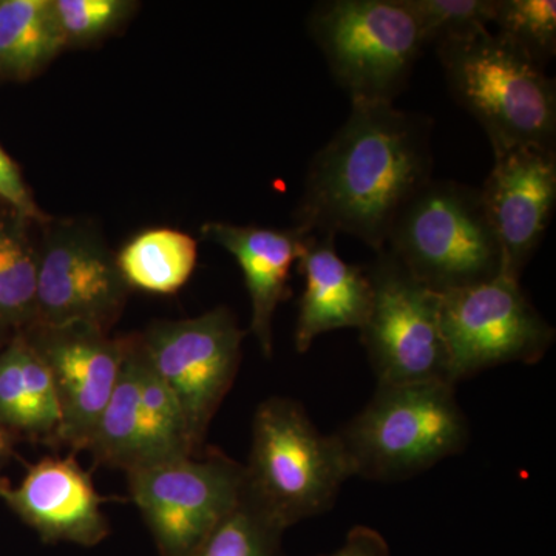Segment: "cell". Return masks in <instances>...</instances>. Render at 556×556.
<instances>
[{
  "label": "cell",
  "instance_id": "1",
  "mask_svg": "<svg viewBox=\"0 0 556 556\" xmlns=\"http://www.w3.org/2000/svg\"><path fill=\"white\" fill-rule=\"evenodd\" d=\"M433 121L383 102L351 104L311 160L295 226L356 237L380 251L402 207L433 172Z\"/></svg>",
  "mask_w": 556,
  "mask_h": 556
},
{
  "label": "cell",
  "instance_id": "2",
  "mask_svg": "<svg viewBox=\"0 0 556 556\" xmlns=\"http://www.w3.org/2000/svg\"><path fill=\"white\" fill-rule=\"evenodd\" d=\"M353 478L405 481L466 450L470 426L455 387L378 386L365 408L336 431Z\"/></svg>",
  "mask_w": 556,
  "mask_h": 556
},
{
  "label": "cell",
  "instance_id": "3",
  "mask_svg": "<svg viewBox=\"0 0 556 556\" xmlns=\"http://www.w3.org/2000/svg\"><path fill=\"white\" fill-rule=\"evenodd\" d=\"M450 94L481 124L493 153L555 150L556 86L489 28L434 47Z\"/></svg>",
  "mask_w": 556,
  "mask_h": 556
},
{
  "label": "cell",
  "instance_id": "4",
  "mask_svg": "<svg viewBox=\"0 0 556 556\" xmlns=\"http://www.w3.org/2000/svg\"><path fill=\"white\" fill-rule=\"evenodd\" d=\"M353 478L336 434H324L294 399L274 396L255 409L244 492L285 529L334 506Z\"/></svg>",
  "mask_w": 556,
  "mask_h": 556
},
{
  "label": "cell",
  "instance_id": "5",
  "mask_svg": "<svg viewBox=\"0 0 556 556\" xmlns=\"http://www.w3.org/2000/svg\"><path fill=\"white\" fill-rule=\"evenodd\" d=\"M383 248L438 294L501 274L500 244L481 192L452 179L431 178L417 190L399 211Z\"/></svg>",
  "mask_w": 556,
  "mask_h": 556
},
{
  "label": "cell",
  "instance_id": "6",
  "mask_svg": "<svg viewBox=\"0 0 556 556\" xmlns=\"http://www.w3.org/2000/svg\"><path fill=\"white\" fill-rule=\"evenodd\" d=\"M308 33L351 104H393L426 49L404 0L318 2Z\"/></svg>",
  "mask_w": 556,
  "mask_h": 556
},
{
  "label": "cell",
  "instance_id": "7",
  "mask_svg": "<svg viewBox=\"0 0 556 556\" xmlns=\"http://www.w3.org/2000/svg\"><path fill=\"white\" fill-rule=\"evenodd\" d=\"M365 268L371 306L358 332L378 386H453L438 292L416 280L386 248Z\"/></svg>",
  "mask_w": 556,
  "mask_h": 556
},
{
  "label": "cell",
  "instance_id": "8",
  "mask_svg": "<svg viewBox=\"0 0 556 556\" xmlns=\"http://www.w3.org/2000/svg\"><path fill=\"white\" fill-rule=\"evenodd\" d=\"M450 382L507 364H538L555 342V328L533 306L521 285L500 274L493 280L439 294Z\"/></svg>",
  "mask_w": 556,
  "mask_h": 556
},
{
  "label": "cell",
  "instance_id": "9",
  "mask_svg": "<svg viewBox=\"0 0 556 556\" xmlns=\"http://www.w3.org/2000/svg\"><path fill=\"white\" fill-rule=\"evenodd\" d=\"M126 475L161 556H188L237 507L244 490V464L218 450Z\"/></svg>",
  "mask_w": 556,
  "mask_h": 556
},
{
  "label": "cell",
  "instance_id": "10",
  "mask_svg": "<svg viewBox=\"0 0 556 556\" xmlns=\"http://www.w3.org/2000/svg\"><path fill=\"white\" fill-rule=\"evenodd\" d=\"M243 339L226 306L182 320L155 321L138 338L149 364L177 399L197 452L236 382Z\"/></svg>",
  "mask_w": 556,
  "mask_h": 556
},
{
  "label": "cell",
  "instance_id": "11",
  "mask_svg": "<svg viewBox=\"0 0 556 556\" xmlns=\"http://www.w3.org/2000/svg\"><path fill=\"white\" fill-rule=\"evenodd\" d=\"M129 287L116 257L93 229L51 225L38 249V311L33 327H89L108 332Z\"/></svg>",
  "mask_w": 556,
  "mask_h": 556
},
{
  "label": "cell",
  "instance_id": "12",
  "mask_svg": "<svg viewBox=\"0 0 556 556\" xmlns=\"http://www.w3.org/2000/svg\"><path fill=\"white\" fill-rule=\"evenodd\" d=\"M46 361L61 409L58 444L80 452L118 382L126 339L89 327H31L22 332Z\"/></svg>",
  "mask_w": 556,
  "mask_h": 556
},
{
  "label": "cell",
  "instance_id": "13",
  "mask_svg": "<svg viewBox=\"0 0 556 556\" xmlns=\"http://www.w3.org/2000/svg\"><path fill=\"white\" fill-rule=\"evenodd\" d=\"M479 192L500 244L501 274L519 281L554 217L556 150L515 148L495 153Z\"/></svg>",
  "mask_w": 556,
  "mask_h": 556
},
{
  "label": "cell",
  "instance_id": "14",
  "mask_svg": "<svg viewBox=\"0 0 556 556\" xmlns=\"http://www.w3.org/2000/svg\"><path fill=\"white\" fill-rule=\"evenodd\" d=\"M0 497L46 543L93 547L110 526L91 477L75 457H43L33 464L20 485H0Z\"/></svg>",
  "mask_w": 556,
  "mask_h": 556
},
{
  "label": "cell",
  "instance_id": "15",
  "mask_svg": "<svg viewBox=\"0 0 556 556\" xmlns=\"http://www.w3.org/2000/svg\"><path fill=\"white\" fill-rule=\"evenodd\" d=\"M201 236L226 249L239 263L251 299V332L263 356H273L274 316L291 295L289 274L298 265L308 230L300 226L273 229L211 222L201 226Z\"/></svg>",
  "mask_w": 556,
  "mask_h": 556
},
{
  "label": "cell",
  "instance_id": "16",
  "mask_svg": "<svg viewBox=\"0 0 556 556\" xmlns=\"http://www.w3.org/2000/svg\"><path fill=\"white\" fill-rule=\"evenodd\" d=\"M298 266L305 289L299 300L295 350L305 354L318 336L336 329H361L371 306L367 268L340 257L329 233H309Z\"/></svg>",
  "mask_w": 556,
  "mask_h": 556
},
{
  "label": "cell",
  "instance_id": "17",
  "mask_svg": "<svg viewBox=\"0 0 556 556\" xmlns=\"http://www.w3.org/2000/svg\"><path fill=\"white\" fill-rule=\"evenodd\" d=\"M0 427L58 444L61 409L46 361L25 334L0 353Z\"/></svg>",
  "mask_w": 556,
  "mask_h": 556
},
{
  "label": "cell",
  "instance_id": "18",
  "mask_svg": "<svg viewBox=\"0 0 556 556\" xmlns=\"http://www.w3.org/2000/svg\"><path fill=\"white\" fill-rule=\"evenodd\" d=\"M86 450L98 464L124 471L164 463L142 409L131 338L126 339L118 382Z\"/></svg>",
  "mask_w": 556,
  "mask_h": 556
},
{
  "label": "cell",
  "instance_id": "19",
  "mask_svg": "<svg viewBox=\"0 0 556 556\" xmlns=\"http://www.w3.org/2000/svg\"><path fill=\"white\" fill-rule=\"evenodd\" d=\"M65 46L54 0H0V76L30 79Z\"/></svg>",
  "mask_w": 556,
  "mask_h": 556
},
{
  "label": "cell",
  "instance_id": "20",
  "mask_svg": "<svg viewBox=\"0 0 556 556\" xmlns=\"http://www.w3.org/2000/svg\"><path fill=\"white\" fill-rule=\"evenodd\" d=\"M28 223L13 208L0 212V338H16L36 321L38 248Z\"/></svg>",
  "mask_w": 556,
  "mask_h": 556
},
{
  "label": "cell",
  "instance_id": "21",
  "mask_svg": "<svg viewBox=\"0 0 556 556\" xmlns=\"http://www.w3.org/2000/svg\"><path fill=\"white\" fill-rule=\"evenodd\" d=\"M197 255V241L188 233L169 228L149 229L121 249L116 265L130 289L174 294L188 283Z\"/></svg>",
  "mask_w": 556,
  "mask_h": 556
},
{
  "label": "cell",
  "instance_id": "22",
  "mask_svg": "<svg viewBox=\"0 0 556 556\" xmlns=\"http://www.w3.org/2000/svg\"><path fill=\"white\" fill-rule=\"evenodd\" d=\"M285 530L243 490L237 507L188 556H287Z\"/></svg>",
  "mask_w": 556,
  "mask_h": 556
},
{
  "label": "cell",
  "instance_id": "23",
  "mask_svg": "<svg viewBox=\"0 0 556 556\" xmlns=\"http://www.w3.org/2000/svg\"><path fill=\"white\" fill-rule=\"evenodd\" d=\"M496 36L546 68L556 54L555 0H496Z\"/></svg>",
  "mask_w": 556,
  "mask_h": 556
},
{
  "label": "cell",
  "instance_id": "24",
  "mask_svg": "<svg viewBox=\"0 0 556 556\" xmlns=\"http://www.w3.org/2000/svg\"><path fill=\"white\" fill-rule=\"evenodd\" d=\"M419 27L424 47L466 38L489 28L496 0H404Z\"/></svg>",
  "mask_w": 556,
  "mask_h": 556
},
{
  "label": "cell",
  "instance_id": "25",
  "mask_svg": "<svg viewBox=\"0 0 556 556\" xmlns=\"http://www.w3.org/2000/svg\"><path fill=\"white\" fill-rule=\"evenodd\" d=\"M135 9L127 0H54L58 21L67 43L101 39L119 27Z\"/></svg>",
  "mask_w": 556,
  "mask_h": 556
},
{
  "label": "cell",
  "instance_id": "26",
  "mask_svg": "<svg viewBox=\"0 0 556 556\" xmlns=\"http://www.w3.org/2000/svg\"><path fill=\"white\" fill-rule=\"evenodd\" d=\"M0 200L5 201L10 208L33 222L47 223L38 204L33 200L30 189L22 178L20 167L11 160L9 153L0 146Z\"/></svg>",
  "mask_w": 556,
  "mask_h": 556
},
{
  "label": "cell",
  "instance_id": "27",
  "mask_svg": "<svg viewBox=\"0 0 556 556\" xmlns=\"http://www.w3.org/2000/svg\"><path fill=\"white\" fill-rule=\"evenodd\" d=\"M324 556H391L386 538L376 529L356 526L348 532L345 543L331 555Z\"/></svg>",
  "mask_w": 556,
  "mask_h": 556
},
{
  "label": "cell",
  "instance_id": "28",
  "mask_svg": "<svg viewBox=\"0 0 556 556\" xmlns=\"http://www.w3.org/2000/svg\"><path fill=\"white\" fill-rule=\"evenodd\" d=\"M10 452V438H9V431L3 430L2 427H0V457H3L7 455V453Z\"/></svg>",
  "mask_w": 556,
  "mask_h": 556
},
{
  "label": "cell",
  "instance_id": "29",
  "mask_svg": "<svg viewBox=\"0 0 556 556\" xmlns=\"http://www.w3.org/2000/svg\"><path fill=\"white\" fill-rule=\"evenodd\" d=\"M2 459H3V457H0V460H2ZM2 484H3V482H2V481H0V485H2Z\"/></svg>",
  "mask_w": 556,
  "mask_h": 556
}]
</instances>
